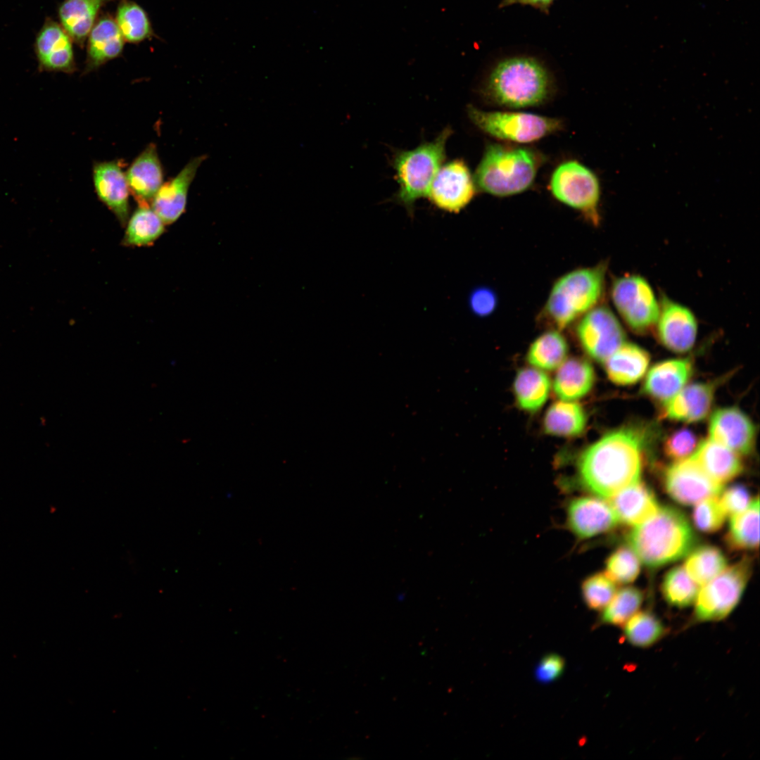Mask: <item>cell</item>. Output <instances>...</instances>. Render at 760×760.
<instances>
[{
	"mask_svg": "<svg viewBox=\"0 0 760 760\" xmlns=\"http://www.w3.org/2000/svg\"><path fill=\"white\" fill-rule=\"evenodd\" d=\"M642 428L613 430L580 455L577 469L582 485L602 498H610L640 481L647 438Z\"/></svg>",
	"mask_w": 760,
	"mask_h": 760,
	"instance_id": "6da1fadb",
	"label": "cell"
},
{
	"mask_svg": "<svg viewBox=\"0 0 760 760\" xmlns=\"http://www.w3.org/2000/svg\"><path fill=\"white\" fill-rule=\"evenodd\" d=\"M630 548L649 567L676 561L691 551L696 542L692 528L679 509L665 506L627 535Z\"/></svg>",
	"mask_w": 760,
	"mask_h": 760,
	"instance_id": "7a4b0ae2",
	"label": "cell"
},
{
	"mask_svg": "<svg viewBox=\"0 0 760 760\" xmlns=\"http://www.w3.org/2000/svg\"><path fill=\"white\" fill-rule=\"evenodd\" d=\"M541 163L534 151L500 144H488L476 168V186L490 195L504 197L527 190Z\"/></svg>",
	"mask_w": 760,
	"mask_h": 760,
	"instance_id": "3957f363",
	"label": "cell"
},
{
	"mask_svg": "<svg viewBox=\"0 0 760 760\" xmlns=\"http://www.w3.org/2000/svg\"><path fill=\"white\" fill-rule=\"evenodd\" d=\"M495 103L520 108L538 106L551 92L544 67L531 58L515 57L499 63L492 70L486 89Z\"/></svg>",
	"mask_w": 760,
	"mask_h": 760,
	"instance_id": "277c9868",
	"label": "cell"
},
{
	"mask_svg": "<svg viewBox=\"0 0 760 760\" xmlns=\"http://www.w3.org/2000/svg\"><path fill=\"white\" fill-rule=\"evenodd\" d=\"M607 270V264L602 262L559 277L543 309L548 320L562 330L597 306L604 292Z\"/></svg>",
	"mask_w": 760,
	"mask_h": 760,
	"instance_id": "5b68a950",
	"label": "cell"
},
{
	"mask_svg": "<svg viewBox=\"0 0 760 760\" xmlns=\"http://www.w3.org/2000/svg\"><path fill=\"white\" fill-rule=\"evenodd\" d=\"M450 134V130L445 129L433 141L395 155L393 166L399 184L397 198L410 211L417 200L428 195L443 162Z\"/></svg>",
	"mask_w": 760,
	"mask_h": 760,
	"instance_id": "8992f818",
	"label": "cell"
},
{
	"mask_svg": "<svg viewBox=\"0 0 760 760\" xmlns=\"http://www.w3.org/2000/svg\"><path fill=\"white\" fill-rule=\"evenodd\" d=\"M752 571V562L745 557L703 585L694 602L692 621L702 623L726 619L740 602Z\"/></svg>",
	"mask_w": 760,
	"mask_h": 760,
	"instance_id": "52a82bcc",
	"label": "cell"
},
{
	"mask_svg": "<svg viewBox=\"0 0 760 760\" xmlns=\"http://www.w3.org/2000/svg\"><path fill=\"white\" fill-rule=\"evenodd\" d=\"M472 122L495 138L520 143H531L550 135L562 127L557 118L519 112L484 111L468 107Z\"/></svg>",
	"mask_w": 760,
	"mask_h": 760,
	"instance_id": "ba28073f",
	"label": "cell"
},
{
	"mask_svg": "<svg viewBox=\"0 0 760 760\" xmlns=\"http://www.w3.org/2000/svg\"><path fill=\"white\" fill-rule=\"evenodd\" d=\"M610 296L618 314L633 332L644 334L654 328L659 300L645 277L629 274L614 278Z\"/></svg>",
	"mask_w": 760,
	"mask_h": 760,
	"instance_id": "9c48e42d",
	"label": "cell"
},
{
	"mask_svg": "<svg viewBox=\"0 0 760 760\" xmlns=\"http://www.w3.org/2000/svg\"><path fill=\"white\" fill-rule=\"evenodd\" d=\"M550 191L561 203L578 210L593 225L600 221V184L595 174L583 164L569 160L553 172Z\"/></svg>",
	"mask_w": 760,
	"mask_h": 760,
	"instance_id": "30bf717a",
	"label": "cell"
},
{
	"mask_svg": "<svg viewBox=\"0 0 760 760\" xmlns=\"http://www.w3.org/2000/svg\"><path fill=\"white\" fill-rule=\"evenodd\" d=\"M576 333L584 351L597 362H604L626 341L617 317L604 305H597L583 315Z\"/></svg>",
	"mask_w": 760,
	"mask_h": 760,
	"instance_id": "8fae6325",
	"label": "cell"
},
{
	"mask_svg": "<svg viewBox=\"0 0 760 760\" xmlns=\"http://www.w3.org/2000/svg\"><path fill=\"white\" fill-rule=\"evenodd\" d=\"M667 493L683 505H692L709 497L717 496L723 485L714 481L690 457L667 467L663 474Z\"/></svg>",
	"mask_w": 760,
	"mask_h": 760,
	"instance_id": "7c38bea8",
	"label": "cell"
},
{
	"mask_svg": "<svg viewBox=\"0 0 760 760\" xmlns=\"http://www.w3.org/2000/svg\"><path fill=\"white\" fill-rule=\"evenodd\" d=\"M697 328V318L690 309L661 293L654 329L665 348L675 353L688 351L695 343Z\"/></svg>",
	"mask_w": 760,
	"mask_h": 760,
	"instance_id": "4fadbf2b",
	"label": "cell"
},
{
	"mask_svg": "<svg viewBox=\"0 0 760 760\" xmlns=\"http://www.w3.org/2000/svg\"><path fill=\"white\" fill-rule=\"evenodd\" d=\"M476 186L470 171L462 160L441 165L430 186L428 196L438 208L459 213L473 199Z\"/></svg>",
	"mask_w": 760,
	"mask_h": 760,
	"instance_id": "5bb4252c",
	"label": "cell"
},
{
	"mask_svg": "<svg viewBox=\"0 0 760 760\" xmlns=\"http://www.w3.org/2000/svg\"><path fill=\"white\" fill-rule=\"evenodd\" d=\"M566 520L570 531L581 540L604 533L619 522L610 503L593 496L572 499L567 506Z\"/></svg>",
	"mask_w": 760,
	"mask_h": 760,
	"instance_id": "9a60e30c",
	"label": "cell"
},
{
	"mask_svg": "<svg viewBox=\"0 0 760 760\" xmlns=\"http://www.w3.org/2000/svg\"><path fill=\"white\" fill-rule=\"evenodd\" d=\"M755 435L752 419L736 407L719 408L711 416L709 438L737 454L747 455L753 450Z\"/></svg>",
	"mask_w": 760,
	"mask_h": 760,
	"instance_id": "2e32d148",
	"label": "cell"
},
{
	"mask_svg": "<svg viewBox=\"0 0 760 760\" xmlns=\"http://www.w3.org/2000/svg\"><path fill=\"white\" fill-rule=\"evenodd\" d=\"M72 40L61 24L47 18L39 31L34 51L40 71L72 73L76 64Z\"/></svg>",
	"mask_w": 760,
	"mask_h": 760,
	"instance_id": "e0dca14e",
	"label": "cell"
},
{
	"mask_svg": "<svg viewBox=\"0 0 760 760\" xmlns=\"http://www.w3.org/2000/svg\"><path fill=\"white\" fill-rule=\"evenodd\" d=\"M206 158L201 155L190 160L173 179L162 184L153 197L151 208L165 224L175 222L184 212L189 186Z\"/></svg>",
	"mask_w": 760,
	"mask_h": 760,
	"instance_id": "ac0fdd59",
	"label": "cell"
},
{
	"mask_svg": "<svg viewBox=\"0 0 760 760\" xmlns=\"http://www.w3.org/2000/svg\"><path fill=\"white\" fill-rule=\"evenodd\" d=\"M715 383H695L684 386L663 403L661 415L671 420L697 422L705 419L715 395Z\"/></svg>",
	"mask_w": 760,
	"mask_h": 760,
	"instance_id": "d6986e66",
	"label": "cell"
},
{
	"mask_svg": "<svg viewBox=\"0 0 760 760\" xmlns=\"http://www.w3.org/2000/svg\"><path fill=\"white\" fill-rule=\"evenodd\" d=\"M93 182L98 197L125 225L129 216V190L120 163L106 161L94 164Z\"/></svg>",
	"mask_w": 760,
	"mask_h": 760,
	"instance_id": "ffe728a7",
	"label": "cell"
},
{
	"mask_svg": "<svg viewBox=\"0 0 760 760\" xmlns=\"http://www.w3.org/2000/svg\"><path fill=\"white\" fill-rule=\"evenodd\" d=\"M126 174L129 190L139 205H147L163 182V172L157 148L150 144L134 160Z\"/></svg>",
	"mask_w": 760,
	"mask_h": 760,
	"instance_id": "44dd1931",
	"label": "cell"
},
{
	"mask_svg": "<svg viewBox=\"0 0 760 760\" xmlns=\"http://www.w3.org/2000/svg\"><path fill=\"white\" fill-rule=\"evenodd\" d=\"M87 40L84 73L94 71L120 56L125 42L115 19L108 14L96 20Z\"/></svg>",
	"mask_w": 760,
	"mask_h": 760,
	"instance_id": "7402d4cb",
	"label": "cell"
},
{
	"mask_svg": "<svg viewBox=\"0 0 760 760\" xmlns=\"http://www.w3.org/2000/svg\"><path fill=\"white\" fill-rule=\"evenodd\" d=\"M692 372V364L688 358L660 362L650 369L642 392L664 403L685 386Z\"/></svg>",
	"mask_w": 760,
	"mask_h": 760,
	"instance_id": "603a6c76",
	"label": "cell"
},
{
	"mask_svg": "<svg viewBox=\"0 0 760 760\" xmlns=\"http://www.w3.org/2000/svg\"><path fill=\"white\" fill-rule=\"evenodd\" d=\"M610 505L619 522L633 526L652 517L659 508L652 490L640 481L612 496Z\"/></svg>",
	"mask_w": 760,
	"mask_h": 760,
	"instance_id": "cb8c5ba5",
	"label": "cell"
},
{
	"mask_svg": "<svg viewBox=\"0 0 760 760\" xmlns=\"http://www.w3.org/2000/svg\"><path fill=\"white\" fill-rule=\"evenodd\" d=\"M690 457L721 485L738 476L743 469L739 454L709 438L702 441Z\"/></svg>",
	"mask_w": 760,
	"mask_h": 760,
	"instance_id": "d4e9b609",
	"label": "cell"
},
{
	"mask_svg": "<svg viewBox=\"0 0 760 760\" xmlns=\"http://www.w3.org/2000/svg\"><path fill=\"white\" fill-rule=\"evenodd\" d=\"M650 360V355L645 349L625 341L604 362V369L612 382L628 386L644 376Z\"/></svg>",
	"mask_w": 760,
	"mask_h": 760,
	"instance_id": "484cf974",
	"label": "cell"
},
{
	"mask_svg": "<svg viewBox=\"0 0 760 760\" xmlns=\"http://www.w3.org/2000/svg\"><path fill=\"white\" fill-rule=\"evenodd\" d=\"M595 381L591 364L585 359L572 357L566 359L558 367L552 388L560 400H576L590 391Z\"/></svg>",
	"mask_w": 760,
	"mask_h": 760,
	"instance_id": "4316f807",
	"label": "cell"
},
{
	"mask_svg": "<svg viewBox=\"0 0 760 760\" xmlns=\"http://www.w3.org/2000/svg\"><path fill=\"white\" fill-rule=\"evenodd\" d=\"M111 0H64L58 8L60 24L77 44L82 46L101 8Z\"/></svg>",
	"mask_w": 760,
	"mask_h": 760,
	"instance_id": "83f0119b",
	"label": "cell"
},
{
	"mask_svg": "<svg viewBox=\"0 0 760 760\" xmlns=\"http://www.w3.org/2000/svg\"><path fill=\"white\" fill-rule=\"evenodd\" d=\"M587 415L576 400H559L547 410L543 418V429L551 436L575 437L583 432Z\"/></svg>",
	"mask_w": 760,
	"mask_h": 760,
	"instance_id": "f1b7e54d",
	"label": "cell"
},
{
	"mask_svg": "<svg viewBox=\"0 0 760 760\" xmlns=\"http://www.w3.org/2000/svg\"><path fill=\"white\" fill-rule=\"evenodd\" d=\"M551 388L549 376L536 367L520 369L514 380L513 392L518 406L523 410L533 412L547 401Z\"/></svg>",
	"mask_w": 760,
	"mask_h": 760,
	"instance_id": "f546056e",
	"label": "cell"
},
{
	"mask_svg": "<svg viewBox=\"0 0 760 760\" xmlns=\"http://www.w3.org/2000/svg\"><path fill=\"white\" fill-rule=\"evenodd\" d=\"M759 499L753 498L742 512L731 516L726 537L733 550H752L759 544Z\"/></svg>",
	"mask_w": 760,
	"mask_h": 760,
	"instance_id": "4dcf8cb0",
	"label": "cell"
},
{
	"mask_svg": "<svg viewBox=\"0 0 760 760\" xmlns=\"http://www.w3.org/2000/svg\"><path fill=\"white\" fill-rule=\"evenodd\" d=\"M568 343L557 330L545 331L538 336L529 346L526 360L533 367L541 370L558 368L566 359Z\"/></svg>",
	"mask_w": 760,
	"mask_h": 760,
	"instance_id": "1f68e13d",
	"label": "cell"
},
{
	"mask_svg": "<svg viewBox=\"0 0 760 760\" xmlns=\"http://www.w3.org/2000/svg\"><path fill=\"white\" fill-rule=\"evenodd\" d=\"M626 640L631 645L647 648L660 641L667 633L663 622L650 611H640L632 616L623 625Z\"/></svg>",
	"mask_w": 760,
	"mask_h": 760,
	"instance_id": "d6a6232c",
	"label": "cell"
},
{
	"mask_svg": "<svg viewBox=\"0 0 760 760\" xmlns=\"http://www.w3.org/2000/svg\"><path fill=\"white\" fill-rule=\"evenodd\" d=\"M165 223L148 205H139L127 224L124 243L128 246H147L164 232Z\"/></svg>",
	"mask_w": 760,
	"mask_h": 760,
	"instance_id": "836d02e7",
	"label": "cell"
},
{
	"mask_svg": "<svg viewBox=\"0 0 760 760\" xmlns=\"http://www.w3.org/2000/svg\"><path fill=\"white\" fill-rule=\"evenodd\" d=\"M727 566V561L720 549L712 545H702L695 549L688 557L686 572L697 585H704Z\"/></svg>",
	"mask_w": 760,
	"mask_h": 760,
	"instance_id": "e575fe53",
	"label": "cell"
},
{
	"mask_svg": "<svg viewBox=\"0 0 760 760\" xmlns=\"http://www.w3.org/2000/svg\"><path fill=\"white\" fill-rule=\"evenodd\" d=\"M115 20L126 42L139 43L154 34L147 13L132 1H120Z\"/></svg>",
	"mask_w": 760,
	"mask_h": 760,
	"instance_id": "d590c367",
	"label": "cell"
},
{
	"mask_svg": "<svg viewBox=\"0 0 760 760\" xmlns=\"http://www.w3.org/2000/svg\"><path fill=\"white\" fill-rule=\"evenodd\" d=\"M661 590L670 605L685 608L695 602L699 588L683 567L676 566L664 576Z\"/></svg>",
	"mask_w": 760,
	"mask_h": 760,
	"instance_id": "8d00e7d4",
	"label": "cell"
},
{
	"mask_svg": "<svg viewBox=\"0 0 760 760\" xmlns=\"http://www.w3.org/2000/svg\"><path fill=\"white\" fill-rule=\"evenodd\" d=\"M643 600V593L637 588L628 586L619 590L602 609L600 623L623 626L638 612Z\"/></svg>",
	"mask_w": 760,
	"mask_h": 760,
	"instance_id": "74e56055",
	"label": "cell"
},
{
	"mask_svg": "<svg viewBox=\"0 0 760 760\" xmlns=\"http://www.w3.org/2000/svg\"><path fill=\"white\" fill-rule=\"evenodd\" d=\"M616 583L606 573H597L586 578L582 583L581 592L587 607L592 610H602L616 593Z\"/></svg>",
	"mask_w": 760,
	"mask_h": 760,
	"instance_id": "f35d334b",
	"label": "cell"
},
{
	"mask_svg": "<svg viewBox=\"0 0 760 760\" xmlns=\"http://www.w3.org/2000/svg\"><path fill=\"white\" fill-rule=\"evenodd\" d=\"M639 558L627 547H621L612 552L606 562V574L615 583H629L638 576Z\"/></svg>",
	"mask_w": 760,
	"mask_h": 760,
	"instance_id": "ab89813d",
	"label": "cell"
},
{
	"mask_svg": "<svg viewBox=\"0 0 760 760\" xmlns=\"http://www.w3.org/2000/svg\"><path fill=\"white\" fill-rule=\"evenodd\" d=\"M726 514L717 496L707 498L698 502L693 511L696 527L705 533H713L724 524Z\"/></svg>",
	"mask_w": 760,
	"mask_h": 760,
	"instance_id": "60d3db41",
	"label": "cell"
},
{
	"mask_svg": "<svg viewBox=\"0 0 760 760\" xmlns=\"http://www.w3.org/2000/svg\"><path fill=\"white\" fill-rule=\"evenodd\" d=\"M697 445V437L692 431L680 429L666 438L664 444V451L669 458L681 460L692 453Z\"/></svg>",
	"mask_w": 760,
	"mask_h": 760,
	"instance_id": "b9f144b4",
	"label": "cell"
},
{
	"mask_svg": "<svg viewBox=\"0 0 760 760\" xmlns=\"http://www.w3.org/2000/svg\"><path fill=\"white\" fill-rule=\"evenodd\" d=\"M750 495L742 485H735L728 488L719 499L726 515L732 516L744 510L749 504Z\"/></svg>",
	"mask_w": 760,
	"mask_h": 760,
	"instance_id": "7bdbcfd3",
	"label": "cell"
},
{
	"mask_svg": "<svg viewBox=\"0 0 760 760\" xmlns=\"http://www.w3.org/2000/svg\"><path fill=\"white\" fill-rule=\"evenodd\" d=\"M564 666V659L560 655L555 653L547 654L538 664L535 671L536 678L540 683H550L562 676Z\"/></svg>",
	"mask_w": 760,
	"mask_h": 760,
	"instance_id": "ee69618b",
	"label": "cell"
},
{
	"mask_svg": "<svg viewBox=\"0 0 760 760\" xmlns=\"http://www.w3.org/2000/svg\"><path fill=\"white\" fill-rule=\"evenodd\" d=\"M497 305V295L493 290L488 287L476 289L469 297L471 310L479 317L491 315L496 309Z\"/></svg>",
	"mask_w": 760,
	"mask_h": 760,
	"instance_id": "f6af8a7d",
	"label": "cell"
},
{
	"mask_svg": "<svg viewBox=\"0 0 760 760\" xmlns=\"http://www.w3.org/2000/svg\"><path fill=\"white\" fill-rule=\"evenodd\" d=\"M553 0H502L500 6H507L512 4H520L531 5L540 8H546Z\"/></svg>",
	"mask_w": 760,
	"mask_h": 760,
	"instance_id": "bcb514c9",
	"label": "cell"
}]
</instances>
